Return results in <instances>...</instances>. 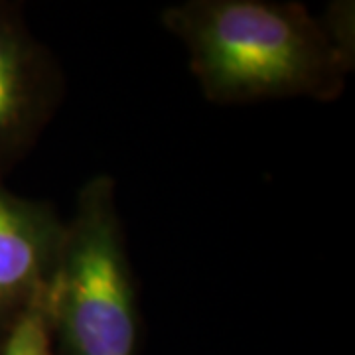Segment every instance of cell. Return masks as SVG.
<instances>
[{
	"label": "cell",
	"instance_id": "6da1fadb",
	"mask_svg": "<svg viewBox=\"0 0 355 355\" xmlns=\"http://www.w3.org/2000/svg\"><path fill=\"white\" fill-rule=\"evenodd\" d=\"M162 24L184 44L191 73L217 105L334 101L354 65L347 30L300 2L186 0L166 8Z\"/></svg>",
	"mask_w": 355,
	"mask_h": 355
},
{
	"label": "cell",
	"instance_id": "7a4b0ae2",
	"mask_svg": "<svg viewBox=\"0 0 355 355\" xmlns=\"http://www.w3.org/2000/svg\"><path fill=\"white\" fill-rule=\"evenodd\" d=\"M44 308L53 355H139L142 320L111 176L77 193Z\"/></svg>",
	"mask_w": 355,
	"mask_h": 355
},
{
	"label": "cell",
	"instance_id": "3957f363",
	"mask_svg": "<svg viewBox=\"0 0 355 355\" xmlns=\"http://www.w3.org/2000/svg\"><path fill=\"white\" fill-rule=\"evenodd\" d=\"M64 91L60 65L20 8L0 2V176L34 148Z\"/></svg>",
	"mask_w": 355,
	"mask_h": 355
},
{
	"label": "cell",
	"instance_id": "277c9868",
	"mask_svg": "<svg viewBox=\"0 0 355 355\" xmlns=\"http://www.w3.org/2000/svg\"><path fill=\"white\" fill-rule=\"evenodd\" d=\"M65 221L50 202L28 200L0 182V328L46 288L64 241Z\"/></svg>",
	"mask_w": 355,
	"mask_h": 355
},
{
	"label": "cell",
	"instance_id": "5b68a950",
	"mask_svg": "<svg viewBox=\"0 0 355 355\" xmlns=\"http://www.w3.org/2000/svg\"><path fill=\"white\" fill-rule=\"evenodd\" d=\"M0 355H53L44 291L4 330L0 338Z\"/></svg>",
	"mask_w": 355,
	"mask_h": 355
}]
</instances>
